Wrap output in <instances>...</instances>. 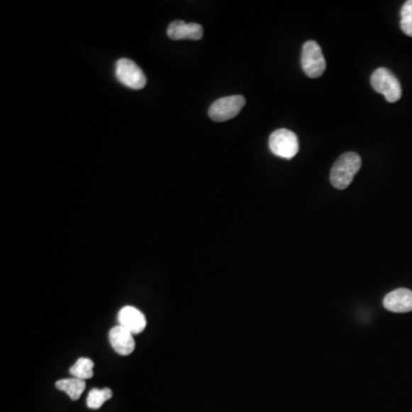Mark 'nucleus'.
Masks as SVG:
<instances>
[{
  "label": "nucleus",
  "instance_id": "1",
  "mask_svg": "<svg viewBox=\"0 0 412 412\" xmlns=\"http://www.w3.org/2000/svg\"><path fill=\"white\" fill-rule=\"evenodd\" d=\"M362 167V160L356 152H346L341 155L333 164L330 180L337 189H346L352 184L356 173Z\"/></svg>",
  "mask_w": 412,
  "mask_h": 412
},
{
  "label": "nucleus",
  "instance_id": "2",
  "mask_svg": "<svg viewBox=\"0 0 412 412\" xmlns=\"http://www.w3.org/2000/svg\"><path fill=\"white\" fill-rule=\"evenodd\" d=\"M371 85L377 93L383 94L391 104L398 102L402 96L400 82L389 69H377L371 76Z\"/></svg>",
  "mask_w": 412,
  "mask_h": 412
},
{
  "label": "nucleus",
  "instance_id": "3",
  "mask_svg": "<svg viewBox=\"0 0 412 412\" xmlns=\"http://www.w3.org/2000/svg\"><path fill=\"white\" fill-rule=\"evenodd\" d=\"M269 149L279 157L292 160L299 152V140L292 130H276L270 134Z\"/></svg>",
  "mask_w": 412,
  "mask_h": 412
},
{
  "label": "nucleus",
  "instance_id": "4",
  "mask_svg": "<svg viewBox=\"0 0 412 412\" xmlns=\"http://www.w3.org/2000/svg\"><path fill=\"white\" fill-rule=\"evenodd\" d=\"M301 67L309 78H318L324 74L326 68L322 48L313 40L306 42L301 53Z\"/></svg>",
  "mask_w": 412,
  "mask_h": 412
},
{
  "label": "nucleus",
  "instance_id": "5",
  "mask_svg": "<svg viewBox=\"0 0 412 412\" xmlns=\"http://www.w3.org/2000/svg\"><path fill=\"white\" fill-rule=\"evenodd\" d=\"M245 99L242 95H232L219 99L211 106L208 116L214 122H226L235 118L245 106Z\"/></svg>",
  "mask_w": 412,
  "mask_h": 412
},
{
  "label": "nucleus",
  "instance_id": "6",
  "mask_svg": "<svg viewBox=\"0 0 412 412\" xmlns=\"http://www.w3.org/2000/svg\"><path fill=\"white\" fill-rule=\"evenodd\" d=\"M116 77L124 87L130 89H143L147 78L143 69L130 59H119L116 63Z\"/></svg>",
  "mask_w": 412,
  "mask_h": 412
},
{
  "label": "nucleus",
  "instance_id": "7",
  "mask_svg": "<svg viewBox=\"0 0 412 412\" xmlns=\"http://www.w3.org/2000/svg\"><path fill=\"white\" fill-rule=\"evenodd\" d=\"M109 341L111 347L116 350L119 355H130L135 350L133 333H130L122 325L113 326V329L110 330Z\"/></svg>",
  "mask_w": 412,
  "mask_h": 412
},
{
  "label": "nucleus",
  "instance_id": "8",
  "mask_svg": "<svg viewBox=\"0 0 412 412\" xmlns=\"http://www.w3.org/2000/svg\"><path fill=\"white\" fill-rule=\"evenodd\" d=\"M204 35V29L199 23H186V22L173 21L167 28V36L172 40H199Z\"/></svg>",
  "mask_w": 412,
  "mask_h": 412
},
{
  "label": "nucleus",
  "instance_id": "9",
  "mask_svg": "<svg viewBox=\"0 0 412 412\" xmlns=\"http://www.w3.org/2000/svg\"><path fill=\"white\" fill-rule=\"evenodd\" d=\"M119 325L124 326L130 333L138 335L143 333L147 325V320L143 311L132 306H126L121 309L118 314Z\"/></svg>",
  "mask_w": 412,
  "mask_h": 412
},
{
  "label": "nucleus",
  "instance_id": "10",
  "mask_svg": "<svg viewBox=\"0 0 412 412\" xmlns=\"http://www.w3.org/2000/svg\"><path fill=\"white\" fill-rule=\"evenodd\" d=\"M384 307L393 313H408L412 311V291L409 289H396L384 299Z\"/></svg>",
  "mask_w": 412,
  "mask_h": 412
},
{
  "label": "nucleus",
  "instance_id": "11",
  "mask_svg": "<svg viewBox=\"0 0 412 412\" xmlns=\"http://www.w3.org/2000/svg\"><path fill=\"white\" fill-rule=\"evenodd\" d=\"M55 386L59 391H65V394H68L69 398L72 401H77L85 391L87 384H85V380L78 379L74 377L68 379L57 380Z\"/></svg>",
  "mask_w": 412,
  "mask_h": 412
},
{
  "label": "nucleus",
  "instance_id": "12",
  "mask_svg": "<svg viewBox=\"0 0 412 412\" xmlns=\"http://www.w3.org/2000/svg\"><path fill=\"white\" fill-rule=\"evenodd\" d=\"M93 368H94V363L92 360L82 357L77 360V362L70 368V374L78 379H91L93 377Z\"/></svg>",
  "mask_w": 412,
  "mask_h": 412
},
{
  "label": "nucleus",
  "instance_id": "13",
  "mask_svg": "<svg viewBox=\"0 0 412 412\" xmlns=\"http://www.w3.org/2000/svg\"><path fill=\"white\" fill-rule=\"evenodd\" d=\"M113 398V391L110 389H93L89 393L87 404L89 409H100L104 402Z\"/></svg>",
  "mask_w": 412,
  "mask_h": 412
},
{
  "label": "nucleus",
  "instance_id": "14",
  "mask_svg": "<svg viewBox=\"0 0 412 412\" xmlns=\"http://www.w3.org/2000/svg\"><path fill=\"white\" fill-rule=\"evenodd\" d=\"M401 29L406 36L412 37V0L406 1L401 9Z\"/></svg>",
  "mask_w": 412,
  "mask_h": 412
}]
</instances>
